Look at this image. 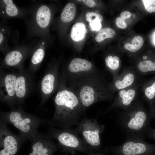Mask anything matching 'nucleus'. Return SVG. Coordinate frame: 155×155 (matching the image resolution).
Here are the masks:
<instances>
[{
	"instance_id": "obj_6",
	"label": "nucleus",
	"mask_w": 155,
	"mask_h": 155,
	"mask_svg": "<svg viewBox=\"0 0 155 155\" xmlns=\"http://www.w3.org/2000/svg\"><path fill=\"white\" fill-rule=\"evenodd\" d=\"M47 133L58 142L63 152L74 154L76 151L90 154L95 152L81 138L76 129H58L49 126Z\"/></svg>"
},
{
	"instance_id": "obj_13",
	"label": "nucleus",
	"mask_w": 155,
	"mask_h": 155,
	"mask_svg": "<svg viewBox=\"0 0 155 155\" xmlns=\"http://www.w3.org/2000/svg\"><path fill=\"white\" fill-rule=\"evenodd\" d=\"M47 133H40L30 139L31 151L28 155H52L59 148Z\"/></svg>"
},
{
	"instance_id": "obj_3",
	"label": "nucleus",
	"mask_w": 155,
	"mask_h": 155,
	"mask_svg": "<svg viewBox=\"0 0 155 155\" xmlns=\"http://www.w3.org/2000/svg\"><path fill=\"white\" fill-rule=\"evenodd\" d=\"M155 118L141 102L135 101L120 114L118 122L126 139L143 140L147 137L151 122Z\"/></svg>"
},
{
	"instance_id": "obj_20",
	"label": "nucleus",
	"mask_w": 155,
	"mask_h": 155,
	"mask_svg": "<svg viewBox=\"0 0 155 155\" xmlns=\"http://www.w3.org/2000/svg\"><path fill=\"white\" fill-rule=\"evenodd\" d=\"M11 33L10 27L6 23L1 21L0 24V50L4 55L12 49L8 44Z\"/></svg>"
},
{
	"instance_id": "obj_36",
	"label": "nucleus",
	"mask_w": 155,
	"mask_h": 155,
	"mask_svg": "<svg viewBox=\"0 0 155 155\" xmlns=\"http://www.w3.org/2000/svg\"><path fill=\"white\" fill-rule=\"evenodd\" d=\"M131 16L134 18L135 17V15L134 13L132 14L131 15Z\"/></svg>"
},
{
	"instance_id": "obj_9",
	"label": "nucleus",
	"mask_w": 155,
	"mask_h": 155,
	"mask_svg": "<svg viewBox=\"0 0 155 155\" xmlns=\"http://www.w3.org/2000/svg\"><path fill=\"white\" fill-rule=\"evenodd\" d=\"M108 148L113 155H155V144L141 139H126L121 145Z\"/></svg>"
},
{
	"instance_id": "obj_2",
	"label": "nucleus",
	"mask_w": 155,
	"mask_h": 155,
	"mask_svg": "<svg viewBox=\"0 0 155 155\" xmlns=\"http://www.w3.org/2000/svg\"><path fill=\"white\" fill-rule=\"evenodd\" d=\"M65 82L77 94L86 110L95 103L111 101L114 98L111 83L99 70Z\"/></svg>"
},
{
	"instance_id": "obj_8",
	"label": "nucleus",
	"mask_w": 155,
	"mask_h": 155,
	"mask_svg": "<svg viewBox=\"0 0 155 155\" xmlns=\"http://www.w3.org/2000/svg\"><path fill=\"white\" fill-rule=\"evenodd\" d=\"M38 41L34 39L30 42L23 41L5 55L1 63L2 68L14 67L21 69L26 58L32 55Z\"/></svg>"
},
{
	"instance_id": "obj_4",
	"label": "nucleus",
	"mask_w": 155,
	"mask_h": 155,
	"mask_svg": "<svg viewBox=\"0 0 155 155\" xmlns=\"http://www.w3.org/2000/svg\"><path fill=\"white\" fill-rule=\"evenodd\" d=\"M25 8L26 17L24 20L26 27V35L23 41L28 42L38 37L49 43V27L53 16L50 5L35 1H32L29 6Z\"/></svg>"
},
{
	"instance_id": "obj_26",
	"label": "nucleus",
	"mask_w": 155,
	"mask_h": 155,
	"mask_svg": "<svg viewBox=\"0 0 155 155\" xmlns=\"http://www.w3.org/2000/svg\"><path fill=\"white\" fill-rule=\"evenodd\" d=\"M131 44L127 43L124 46L125 49L131 52H136L139 50L143 45L144 40L140 36H135L132 40Z\"/></svg>"
},
{
	"instance_id": "obj_29",
	"label": "nucleus",
	"mask_w": 155,
	"mask_h": 155,
	"mask_svg": "<svg viewBox=\"0 0 155 155\" xmlns=\"http://www.w3.org/2000/svg\"><path fill=\"white\" fill-rule=\"evenodd\" d=\"M145 8L148 12L153 13L155 12V0H142Z\"/></svg>"
},
{
	"instance_id": "obj_21",
	"label": "nucleus",
	"mask_w": 155,
	"mask_h": 155,
	"mask_svg": "<svg viewBox=\"0 0 155 155\" xmlns=\"http://www.w3.org/2000/svg\"><path fill=\"white\" fill-rule=\"evenodd\" d=\"M106 65L108 71L111 74L113 79L119 75L120 68V59L116 56H108L105 59Z\"/></svg>"
},
{
	"instance_id": "obj_27",
	"label": "nucleus",
	"mask_w": 155,
	"mask_h": 155,
	"mask_svg": "<svg viewBox=\"0 0 155 155\" xmlns=\"http://www.w3.org/2000/svg\"><path fill=\"white\" fill-rule=\"evenodd\" d=\"M116 34L114 30L110 28H105L101 29L95 37L96 41L100 42L105 39L114 37Z\"/></svg>"
},
{
	"instance_id": "obj_10",
	"label": "nucleus",
	"mask_w": 155,
	"mask_h": 155,
	"mask_svg": "<svg viewBox=\"0 0 155 155\" xmlns=\"http://www.w3.org/2000/svg\"><path fill=\"white\" fill-rule=\"evenodd\" d=\"M7 124L0 120V155H16L24 142L9 129Z\"/></svg>"
},
{
	"instance_id": "obj_12",
	"label": "nucleus",
	"mask_w": 155,
	"mask_h": 155,
	"mask_svg": "<svg viewBox=\"0 0 155 155\" xmlns=\"http://www.w3.org/2000/svg\"><path fill=\"white\" fill-rule=\"evenodd\" d=\"M97 70L89 61L76 58L72 59L65 69L62 70L61 77L67 82Z\"/></svg>"
},
{
	"instance_id": "obj_30",
	"label": "nucleus",
	"mask_w": 155,
	"mask_h": 155,
	"mask_svg": "<svg viewBox=\"0 0 155 155\" xmlns=\"http://www.w3.org/2000/svg\"><path fill=\"white\" fill-rule=\"evenodd\" d=\"M116 24L118 28L124 29L127 27V25L124 20L122 19L121 17H118L115 20Z\"/></svg>"
},
{
	"instance_id": "obj_28",
	"label": "nucleus",
	"mask_w": 155,
	"mask_h": 155,
	"mask_svg": "<svg viewBox=\"0 0 155 155\" xmlns=\"http://www.w3.org/2000/svg\"><path fill=\"white\" fill-rule=\"evenodd\" d=\"M143 92L144 96L150 104L155 99V81L150 86L145 87Z\"/></svg>"
},
{
	"instance_id": "obj_34",
	"label": "nucleus",
	"mask_w": 155,
	"mask_h": 155,
	"mask_svg": "<svg viewBox=\"0 0 155 155\" xmlns=\"http://www.w3.org/2000/svg\"><path fill=\"white\" fill-rule=\"evenodd\" d=\"M131 15V13L128 11H124L122 12L120 14V17L123 19L129 18Z\"/></svg>"
},
{
	"instance_id": "obj_32",
	"label": "nucleus",
	"mask_w": 155,
	"mask_h": 155,
	"mask_svg": "<svg viewBox=\"0 0 155 155\" xmlns=\"http://www.w3.org/2000/svg\"><path fill=\"white\" fill-rule=\"evenodd\" d=\"M78 1H82L86 5L91 8L94 7L96 5L95 2L93 0H78Z\"/></svg>"
},
{
	"instance_id": "obj_37",
	"label": "nucleus",
	"mask_w": 155,
	"mask_h": 155,
	"mask_svg": "<svg viewBox=\"0 0 155 155\" xmlns=\"http://www.w3.org/2000/svg\"><path fill=\"white\" fill-rule=\"evenodd\" d=\"M68 154L67 152H66L65 153L63 154V155H67V154Z\"/></svg>"
},
{
	"instance_id": "obj_33",
	"label": "nucleus",
	"mask_w": 155,
	"mask_h": 155,
	"mask_svg": "<svg viewBox=\"0 0 155 155\" xmlns=\"http://www.w3.org/2000/svg\"><path fill=\"white\" fill-rule=\"evenodd\" d=\"M147 137L155 140V129L150 127L147 133Z\"/></svg>"
},
{
	"instance_id": "obj_11",
	"label": "nucleus",
	"mask_w": 155,
	"mask_h": 155,
	"mask_svg": "<svg viewBox=\"0 0 155 155\" xmlns=\"http://www.w3.org/2000/svg\"><path fill=\"white\" fill-rule=\"evenodd\" d=\"M60 79L61 78L60 80L59 79V65L57 64L49 65L40 84L41 105L44 104L58 89Z\"/></svg>"
},
{
	"instance_id": "obj_7",
	"label": "nucleus",
	"mask_w": 155,
	"mask_h": 155,
	"mask_svg": "<svg viewBox=\"0 0 155 155\" xmlns=\"http://www.w3.org/2000/svg\"><path fill=\"white\" fill-rule=\"evenodd\" d=\"M77 126L75 129L92 150L94 152L100 150V136L104 130V126L99 124L96 118L88 119L85 116Z\"/></svg>"
},
{
	"instance_id": "obj_17",
	"label": "nucleus",
	"mask_w": 155,
	"mask_h": 155,
	"mask_svg": "<svg viewBox=\"0 0 155 155\" xmlns=\"http://www.w3.org/2000/svg\"><path fill=\"white\" fill-rule=\"evenodd\" d=\"M32 80L25 73L20 72L18 74L15 85L16 104H23L32 86Z\"/></svg>"
},
{
	"instance_id": "obj_22",
	"label": "nucleus",
	"mask_w": 155,
	"mask_h": 155,
	"mask_svg": "<svg viewBox=\"0 0 155 155\" xmlns=\"http://www.w3.org/2000/svg\"><path fill=\"white\" fill-rule=\"evenodd\" d=\"M86 20L89 22V26L92 31H98L102 27L101 22L103 18L101 15L93 12L87 13L85 16Z\"/></svg>"
},
{
	"instance_id": "obj_35",
	"label": "nucleus",
	"mask_w": 155,
	"mask_h": 155,
	"mask_svg": "<svg viewBox=\"0 0 155 155\" xmlns=\"http://www.w3.org/2000/svg\"><path fill=\"white\" fill-rule=\"evenodd\" d=\"M150 112L155 117V99L150 104Z\"/></svg>"
},
{
	"instance_id": "obj_1",
	"label": "nucleus",
	"mask_w": 155,
	"mask_h": 155,
	"mask_svg": "<svg viewBox=\"0 0 155 155\" xmlns=\"http://www.w3.org/2000/svg\"><path fill=\"white\" fill-rule=\"evenodd\" d=\"M57 92L54 99L55 109L52 118L48 119L49 126L61 129L77 125L85 114L79 97L61 77Z\"/></svg>"
},
{
	"instance_id": "obj_38",
	"label": "nucleus",
	"mask_w": 155,
	"mask_h": 155,
	"mask_svg": "<svg viewBox=\"0 0 155 155\" xmlns=\"http://www.w3.org/2000/svg\"><path fill=\"white\" fill-rule=\"evenodd\" d=\"M154 42L155 44V36L154 37Z\"/></svg>"
},
{
	"instance_id": "obj_19",
	"label": "nucleus",
	"mask_w": 155,
	"mask_h": 155,
	"mask_svg": "<svg viewBox=\"0 0 155 155\" xmlns=\"http://www.w3.org/2000/svg\"><path fill=\"white\" fill-rule=\"evenodd\" d=\"M49 44L44 40L40 39L38 40L32 55L29 67L31 71H35L39 67L44 58Z\"/></svg>"
},
{
	"instance_id": "obj_14",
	"label": "nucleus",
	"mask_w": 155,
	"mask_h": 155,
	"mask_svg": "<svg viewBox=\"0 0 155 155\" xmlns=\"http://www.w3.org/2000/svg\"><path fill=\"white\" fill-rule=\"evenodd\" d=\"M17 75L8 73L1 78V100L9 106L11 110L16 108L15 85Z\"/></svg>"
},
{
	"instance_id": "obj_5",
	"label": "nucleus",
	"mask_w": 155,
	"mask_h": 155,
	"mask_svg": "<svg viewBox=\"0 0 155 155\" xmlns=\"http://www.w3.org/2000/svg\"><path fill=\"white\" fill-rule=\"evenodd\" d=\"M0 116V120L12 125L18 130L19 135L24 142L39 133L38 129L40 125L48 124V119L28 113L21 106L7 112L1 111Z\"/></svg>"
},
{
	"instance_id": "obj_15",
	"label": "nucleus",
	"mask_w": 155,
	"mask_h": 155,
	"mask_svg": "<svg viewBox=\"0 0 155 155\" xmlns=\"http://www.w3.org/2000/svg\"><path fill=\"white\" fill-rule=\"evenodd\" d=\"M137 85L136 83L131 86L119 91L107 111L115 108L125 110L135 101Z\"/></svg>"
},
{
	"instance_id": "obj_25",
	"label": "nucleus",
	"mask_w": 155,
	"mask_h": 155,
	"mask_svg": "<svg viewBox=\"0 0 155 155\" xmlns=\"http://www.w3.org/2000/svg\"><path fill=\"white\" fill-rule=\"evenodd\" d=\"M136 71L141 75L155 71V62L145 59L141 61L137 65Z\"/></svg>"
},
{
	"instance_id": "obj_18",
	"label": "nucleus",
	"mask_w": 155,
	"mask_h": 155,
	"mask_svg": "<svg viewBox=\"0 0 155 155\" xmlns=\"http://www.w3.org/2000/svg\"><path fill=\"white\" fill-rule=\"evenodd\" d=\"M137 77L135 70H123L113 80L111 86L113 91L118 92L131 86L136 83Z\"/></svg>"
},
{
	"instance_id": "obj_23",
	"label": "nucleus",
	"mask_w": 155,
	"mask_h": 155,
	"mask_svg": "<svg viewBox=\"0 0 155 155\" xmlns=\"http://www.w3.org/2000/svg\"><path fill=\"white\" fill-rule=\"evenodd\" d=\"M86 32L85 24L82 22H78L73 26L70 33V36L73 41H79L84 38Z\"/></svg>"
},
{
	"instance_id": "obj_16",
	"label": "nucleus",
	"mask_w": 155,
	"mask_h": 155,
	"mask_svg": "<svg viewBox=\"0 0 155 155\" xmlns=\"http://www.w3.org/2000/svg\"><path fill=\"white\" fill-rule=\"evenodd\" d=\"M0 16L1 21L5 23L11 18L24 20L26 17L25 8L19 7L12 0H0Z\"/></svg>"
},
{
	"instance_id": "obj_31",
	"label": "nucleus",
	"mask_w": 155,
	"mask_h": 155,
	"mask_svg": "<svg viewBox=\"0 0 155 155\" xmlns=\"http://www.w3.org/2000/svg\"><path fill=\"white\" fill-rule=\"evenodd\" d=\"M108 152V148L107 147L104 150H101L98 152L90 153L89 155H106Z\"/></svg>"
},
{
	"instance_id": "obj_24",
	"label": "nucleus",
	"mask_w": 155,
	"mask_h": 155,
	"mask_svg": "<svg viewBox=\"0 0 155 155\" xmlns=\"http://www.w3.org/2000/svg\"><path fill=\"white\" fill-rule=\"evenodd\" d=\"M76 12L75 5L72 3H69L65 7L60 17L61 22L67 23L71 21L74 18Z\"/></svg>"
}]
</instances>
